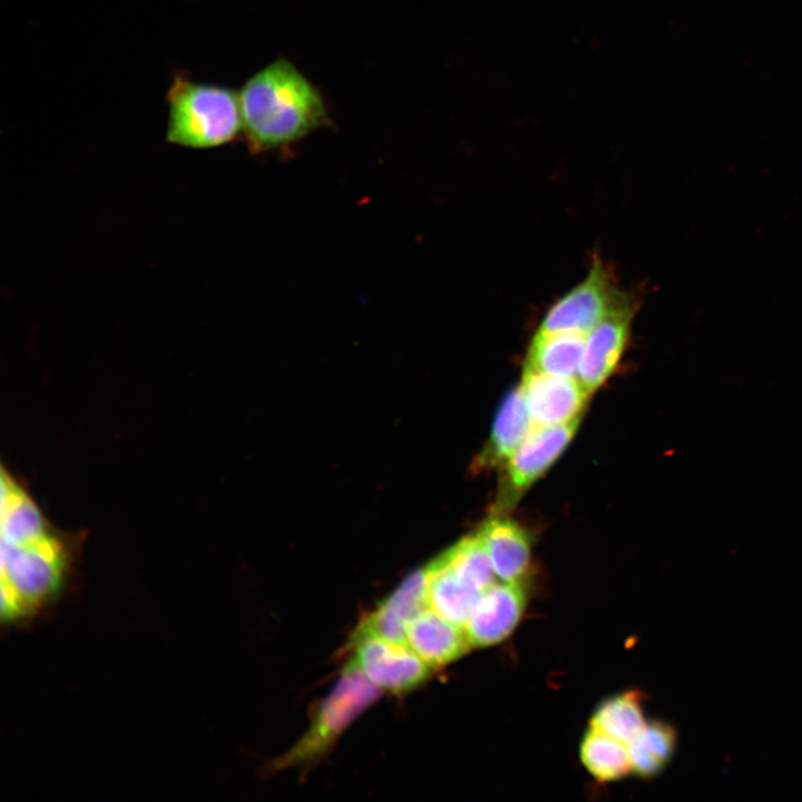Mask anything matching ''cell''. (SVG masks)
Masks as SVG:
<instances>
[{
  "instance_id": "1",
  "label": "cell",
  "mask_w": 802,
  "mask_h": 802,
  "mask_svg": "<svg viewBox=\"0 0 802 802\" xmlns=\"http://www.w3.org/2000/svg\"><path fill=\"white\" fill-rule=\"evenodd\" d=\"M238 94L242 131L253 153L294 144L330 124L319 89L284 58L250 77Z\"/></svg>"
},
{
  "instance_id": "2",
  "label": "cell",
  "mask_w": 802,
  "mask_h": 802,
  "mask_svg": "<svg viewBox=\"0 0 802 802\" xmlns=\"http://www.w3.org/2000/svg\"><path fill=\"white\" fill-rule=\"evenodd\" d=\"M166 141L207 149L233 141L242 131L239 94L176 74L166 94Z\"/></svg>"
},
{
  "instance_id": "3",
  "label": "cell",
  "mask_w": 802,
  "mask_h": 802,
  "mask_svg": "<svg viewBox=\"0 0 802 802\" xmlns=\"http://www.w3.org/2000/svg\"><path fill=\"white\" fill-rule=\"evenodd\" d=\"M381 695V689L355 667L346 664L329 695L319 704L310 727L285 754L277 757L275 771L304 767L330 752L348 726Z\"/></svg>"
},
{
  "instance_id": "4",
  "label": "cell",
  "mask_w": 802,
  "mask_h": 802,
  "mask_svg": "<svg viewBox=\"0 0 802 802\" xmlns=\"http://www.w3.org/2000/svg\"><path fill=\"white\" fill-rule=\"evenodd\" d=\"M61 544L48 535L26 546L1 542V615L13 619L60 588L65 568Z\"/></svg>"
},
{
  "instance_id": "5",
  "label": "cell",
  "mask_w": 802,
  "mask_h": 802,
  "mask_svg": "<svg viewBox=\"0 0 802 802\" xmlns=\"http://www.w3.org/2000/svg\"><path fill=\"white\" fill-rule=\"evenodd\" d=\"M625 295L596 258L586 277L549 307L538 331L587 334Z\"/></svg>"
},
{
  "instance_id": "6",
  "label": "cell",
  "mask_w": 802,
  "mask_h": 802,
  "mask_svg": "<svg viewBox=\"0 0 802 802\" xmlns=\"http://www.w3.org/2000/svg\"><path fill=\"white\" fill-rule=\"evenodd\" d=\"M352 656L348 664L381 691L408 693L430 676L432 667L422 661L407 644L375 635H352Z\"/></svg>"
},
{
  "instance_id": "7",
  "label": "cell",
  "mask_w": 802,
  "mask_h": 802,
  "mask_svg": "<svg viewBox=\"0 0 802 802\" xmlns=\"http://www.w3.org/2000/svg\"><path fill=\"white\" fill-rule=\"evenodd\" d=\"M580 417L565 423L535 427L506 463L496 511L507 510L557 460L575 436Z\"/></svg>"
},
{
  "instance_id": "8",
  "label": "cell",
  "mask_w": 802,
  "mask_h": 802,
  "mask_svg": "<svg viewBox=\"0 0 802 802\" xmlns=\"http://www.w3.org/2000/svg\"><path fill=\"white\" fill-rule=\"evenodd\" d=\"M635 311L632 295L626 294L587 333L578 380L589 394L608 379L618 364L629 338Z\"/></svg>"
},
{
  "instance_id": "9",
  "label": "cell",
  "mask_w": 802,
  "mask_h": 802,
  "mask_svg": "<svg viewBox=\"0 0 802 802\" xmlns=\"http://www.w3.org/2000/svg\"><path fill=\"white\" fill-rule=\"evenodd\" d=\"M524 581H500L486 589L464 626L472 648L505 640L517 627L526 609Z\"/></svg>"
},
{
  "instance_id": "10",
  "label": "cell",
  "mask_w": 802,
  "mask_h": 802,
  "mask_svg": "<svg viewBox=\"0 0 802 802\" xmlns=\"http://www.w3.org/2000/svg\"><path fill=\"white\" fill-rule=\"evenodd\" d=\"M520 389L534 428L565 423L580 417L589 397L575 378L526 369Z\"/></svg>"
},
{
  "instance_id": "11",
  "label": "cell",
  "mask_w": 802,
  "mask_h": 802,
  "mask_svg": "<svg viewBox=\"0 0 802 802\" xmlns=\"http://www.w3.org/2000/svg\"><path fill=\"white\" fill-rule=\"evenodd\" d=\"M428 568L411 573L375 609L364 616L352 635H375L407 644L408 624L428 607Z\"/></svg>"
},
{
  "instance_id": "12",
  "label": "cell",
  "mask_w": 802,
  "mask_h": 802,
  "mask_svg": "<svg viewBox=\"0 0 802 802\" xmlns=\"http://www.w3.org/2000/svg\"><path fill=\"white\" fill-rule=\"evenodd\" d=\"M405 638L407 645L432 668L448 665L472 648L464 627L429 607L408 624Z\"/></svg>"
},
{
  "instance_id": "13",
  "label": "cell",
  "mask_w": 802,
  "mask_h": 802,
  "mask_svg": "<svg viewBox=\"0 0 802 802\" xmlns=\"http://www.w3.org/2000/svg\"><path fill=\"white\" fill-rule=\"evenodd\" d=\"M493 571L502 581H524L530 568V539L526 530L508 517L487 519L479 531Z\"/></svg>"
},
{
  "instance_id": "14",
  "label": "cell",
  "mask_w": 802,
  "mask_h": 802,
  "mask_svg": "<svg viewBox=\"0 0 802 802\" xmlns=\"http://www.w3.org/2000/svg\"><path fill=\"white\" fill-rule=\"evenodd\" d=\"M520 387L511 389L503 398L490 433L489 441L478 456V470L506 466L532 430Z\"/></svg>"
},
{
  "instance_id": "15",
  "label": "cell",
  "mask_w": 802,
  "mask_h": 802,
  "mask_svg": "<svg viewBox=\"0 0 802 802\" xmlns=\"http://www.w3.org/2000/svg\"><path fill=\"white\" fill-rule=\"evenodd\" d=\"M428 607L447 620L464 627L472 615L482 591L456 576L439 555L427 565Z\"/></svg>"
},
{
  "instance_id": "16",
  "label": "cell",
  "mask_w": 802,
  "mask_h": 802,
  "mask_svg": "<svg viewBox=\"0 0 802 802\" xmlns=\"http://www.w3.org/2000/svg\"><path fill=\"white\" fill-rule=\"evenodd\" d=\"M49 534L45 518L36 502L2 472L1 477V542L26 546Z\"/></svg>"
},
{
  "instance_id": "17",
  "label": "cell",
  "mask_w": 802,
  "mask_h": 802,
  "mask_svg": "<svg viewBox=\"0 0 802 802\" xmlns=\"http://www.w3.org/2000/svg\"><path fill=\"white\" fill-rule=\"evenodd\" d=\"M586 335L538 331L527 351L525 369L549 375L575 378Z\"/></svg>"
},
{
  "instance_id": "18",
  "label": "cell",
  "mask_w": 802,
  "mask_h": 802,
  "mask_svg": "<svg viewBox=\"0 0 802 802\" xmlns=\"http://www.w3.org/2000/svg\"><path fill=\"white\" fill-rule=\"evenodd\" d=\"M643 695L632 689L605 700L590 718V727L629 745L646 725Z\"/></svg>"
},
{
  "instance_id": "19",
  "label": "cell",
  "mask_w": 802,
  "mask_h": 802,
  "mask_svg": "<svg viewBox=\"0 0 802 802\" xmlns=\"http://www.w3.org/2000/svg\"><path fill=\"white\" fill-rule=\"evenodd\" d=\"M579 755L583 765L599 782L617 781L632 772L628 745L593 727L581 740Z\"/></svg>"
},
{
  "instance_id": "20",
  "label": "cell",
  "mask_w": 802,
  "mask_h": 802,
  "mask_svg": "<svg viewBox=\"0 0 802 802\" xmlns=\"http://www.w3.org/2000/svg\"><path fill=\"white\" fill-rule=\"evenodd\" d=\"M676 740L672 725L661 721L647 723L628 745L632 772L645 779L659 774L674 754Z\"/></svg>"
},
{
  "instance_id": "21",
  "label": "cell",
  "mask_w": 802,
  "mask_h": 802,
  "mask_svg": "<svg viewBox=\"0 0 802 802\" xmlns=\"http://www.w3.org/2000/svg\"><path fill=\"white\" fill-rule=\"evenodd\" d=\"M440 556L458 578L479 591L496 583L490 557L478 534L462 538Z\"/></svg>"
}]
</instances>
